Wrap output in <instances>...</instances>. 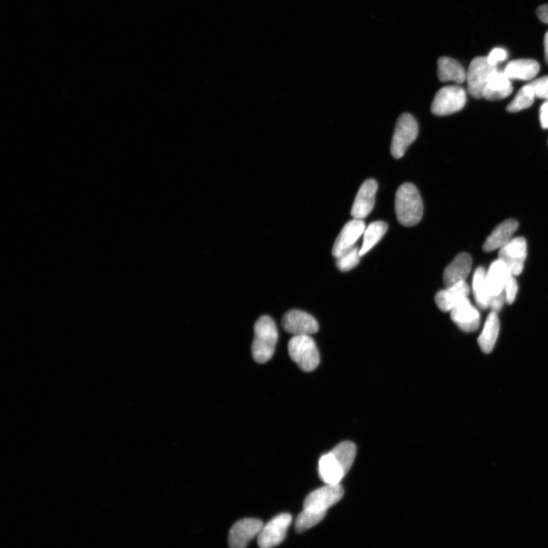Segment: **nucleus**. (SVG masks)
Listing matches in <instances>:
<instances>
[{
	"label": "nucleus",
	"instance_id": "27",
	"mask_svg": "<svg viewBox=\"0 0 548 548\" xmlns=\"http://www.w3.org/2000/svg\"><path fill=\"white\" fill-rule=\"evenodd\" d=\"M534 90L529 84L521 88L514 98L507 106V110L510 113H516L531 107L535 98Z\"/></svg>",
	"mask_w": 548,
	"mask_h": 548
},
{
	"label": "nucleus",
	"instance_id": "3",
	"mask_svg": "<svg viewBox=\"0 0 548 548\" xmlns=\"http://www.w3.org/2000/svg\"><path fill=\"white\" fill-rule=\"evenodd\" d=\"M293 361L304 372H312L320 363V355L314 340L309 335L293 336L288 344Z\"/></svg>",
	"mask_w": 548,
	"mask_h": 548
},
{
	"label": "nucleus",
	"instance_id": "28",
	"mask_svg": "<svg viewBox=\"0 0 548 548\" xmlns=\"http://www.w3.org/2000/svg\"><path fill=\"white\" fill-rule=\"evenodd\" d=\"M327 514L317 513L307 509H304L295 519V530L298 533H302L308 529L318 525Z\"/></svg>",
	"mask_w": 548,
	"mask_h": 548
},
{
	"label": "nucleus",
	"instance_id": "7",
	"mask_svg": "<svg viewBox=\"0 0 548 548\" xmlns=\"http://www.w3.org/2000/svg\"><path fill=\"white\" fill-rule=\"evenodd\" d=\"M344 489L340 483L326 484V486L312 491L305 498L303 509L317 513L327 514L328 509L337 504L344 496Z\"/></svg>",
	"mask_w": 548,
	"mask_h": 548
},
{
	"label": "nucleus",
	"instance_id": "34",
	"mask_svg": "<svg viewBox=\"0 0 548 548\" xmlns=\"http://www.w3.org/2000/svg\"><path fill=\"white\" fill-rule=\"evenodd\" d=\"M540 121L542 128L548 129V100L541 106Z\"/></svg>",
	"mask_w": 548,
	"mask_h": 548
},
{
	"label": "nucleus",
	"instance_id": "6",
	"mask_svg": "<svg viewBox=\"0 0 548 548\" xmlns=\"http://www.w3.org/2000/svg\"><path fill=\"white\" fill-rule=\"evenodd\" d=\"M497 67L489 64L488 58L477 57L471 62L466 81L469 94L476 100L483 98V91L488 79Z\"/></svg>",
	"mask_w": 548,
	"mask_h": 548
},
{
	"label": "nucleus",
	"instance_id": "35",
	"mask_svg": "<svg viewBox=\"0 0 548 548\" xmlns=\"http://www.w3.org/2000/svg\"><path fill=\"white\" fill-rule=\"evenodd\" d=\"M539 20L548 25V4L539 6L536 11Z\"/></svg>",
	"mask_w": 548,
	"mask_h": 548
},
{
	"label": "nucleus",
	"instance_id": "21",
	"mask_svg": "<svg viewBox=\"0 0 548 548\" xmlns=\"http://www.w3.org/2000/svg\"><path fill=\"white\" fill-rule=\"evenodd\" d=\"M437 65V75L441 82L453 81L457 84L465 82L467 72L459 61L451 58L442 57L438 60Z\"/></svg>",
	"mask_w": 548,
	"mask_h": 548
},
{
	"label": "nucleus",
	"instance_id": "24",
	"mask_svg": "<svg viewBox=\"0 0 548 548\" xmlns=\"http://www.w3.org/2000/svg\"><path fill=\"white\" fill-rule=\"evenodd\" d=\"M389 229L388 224L382 221L374 222L368 226L363 233V242L359 255L363 256L379 243Z\"/></svg>",
	"mask_w": 548,
	"mask_h": 548
},
{
	"label": "nucleus",
	"instance_id": "26",
	"mask_svg": "<svg viewBox=\"0 0 548 548\" xmlns=\"http://www.w3.org/2000/svg\"><path fill=\"white\" fill-rule=\"evenodd\" d=\"M330 453L347 474L352 469L356 455L355 444L349 441L340 443L332 449Z\"/></svg>",
	"mask_w": 548,
	"mask_h": 548
},
{
	"label": "nucleus",
	"instance_id": "30",
	"mask_svg": "<svg viewBox=\"0 0 548 548\" xmlns=\"http://www.w3.org/2000/svg\"><path fill=\"white\" fill-rule=\"evenodd\" d=\"M529 85L533 87L536 98L548 100V76L537 79Z\"/></svg>",
	"mask_w": 548,
	"mask_h": 548
},
{
	"label": "nucleus",
	"instance_id": "9",
	"mask_svg": "<svg viewBox=\"0 0 548 548\" xmlns=\"http://www.w3.org/2000/svg\"><path fill=\"white\" fill-rule=\"evenodd\" d=\"M281 323L284 330L294 336H310L317 333L319 328L317 321L311 314L300 310L287 312Z\"/></svg>",
	"mask_w": 548,
	"mask_h": 548
},
{
	"label": "nucleus",
	"instance_id": "31",
	"mask_svg": "<svg viewBox=\"0 0 548 548\" xmlns=\"http://www.w3.org/2000/svg\"><path fill=\"white\" fill-rule=\"evenodd\" d=\"M518 284L514 276H511L505 286L506 302L509 305L513 304L516 300L518 293Z\"/></svg>",
	"mask_w": 548,
	"mask_h": 548
},
{
	"label": "nucleus",
	"instance_id": "17",
	"mask_svg": "<svg viewBox=\"0 0 548 548\" xmlns=\"http://www.w3.org/2000/svg\"><path fill=\"white\" fill-rule=\"evenodd\" d=\"M518 228L519 222L516 220L509 219L502 222L493 229L484 241L483 250L486 253H490L494 250L504 248L512 240Z\"/></svg>",
	"mask_w": 548,
	"mask_h": 548
},
{
	"label": "nucleus",
	"instance_id": "18",
	"mask_svg": "<svg viewBox=\"0 0 548 548\" xmlns=\"http://www.w3.org/2000/svg\"><path fill=\"white\" fill-rule=\"evenodd\" d=\"M514 91L511 80L504 72L498 69L490 76L483 91V98L488 101L504 100Z\"/></svg>",
	"mask_w": 548,
	"mask_h": 548
},
{
	"label": "nucleus",
	"instance_id": "4",
	"mask_svg": "<svg viewBox=\"0 0 548 548\" xmlns=\"http://www.w3.org/2000/svg\"><path fill=\"white\" fill-rule=\"evenodd\" d=\"M418 123L411 114L406 113L399 116L392 137L391 152L394 159H401L408 147L417 138Z\"/></svg>",
	"mask_w": 548,
	"mask_h": 548
},
{
	"label": "nucleus",
	"instance_id": "20",
	"mask_svg": "<svg viewBox=\"0 0 548 548\" xmlns=\"http://www.w3.org/2000/svg\"><path fill=\"white\" fill-rule=\"evenodd\" d=\"M540 71L538 62L532 59H519L508 62L504 74L511 79L528 81L533 79Z\"/></svg>",
	"mask_w": 548,
	"mask_h": 548
},
{
	"label": "nucleus",
	"instance_id": "14",
	"mask_svg": "<svg viewBox=\"0 0 548 548\" xmlns=\"http://www.w3.org/2000/svg\"><path fill=\"white\" fill-rule=\"evenodd\" d=\"M451 319L457 327L467 333L477 330L481 324L480 313L475 309L469 298L461 301L451 311Z\"/></svg>",
	"mask_w": 548,
	"mask_h": 548
},
{
	"label": "nucleus",
	"instance_id": "29",
	"mask_svg": "<svg viewBox=\"0 0 548 548\" xmlns=\"http://www.w3.org/2000/svg\"><path fill=\"white\" fill-rule=\"evenodd\" d=\"M361 257L359 248L354 247L337 258L336 264L340 271L347 272L359 265V262H361Z\"/></svg>",
	"mask_w": 548,
	"mask_h": 548
},
{
	"label": "nucleus",
	"instance_id": "8",
	"mask_svg": "<svg viewBox=\"0 0 548 548\" xmlns=\"http://www.w3.org/2000/svg\"><path fill=\"white\" fill-rule=\"evenodd\" d=\"M292 516L282 514L273 518L264 525L258 536V544L260 548H273L281 544L286 536L287 531L292 523Z\"/></svg>",
	"mask_w": 548,
	"mask_h": 548
},
{
	"label": "nucleus",
	"instance_id": "1",
	"mask_svg": "<svg viewBox=\"0 0 548 548\" xmlns=\"http://www.w3.org/2000/svg\"><path fill=\"white\" fill-rule=\"evenodd\" d=\"M395 213L403 227L417 225L423 218L424 204L417 187L411 183L401 185L395 195Z\"/></svg>",
	"mask_w": 548,
	"mask_h": 548
},
{
	"label": "nucleus",
	"instance_id": "5",
	"mask_svg": "<svg viewBox=\"0 0 548 548\" xmlns=\"http://www.w3.org/2000/svg\"><path fill=\"white\" fill-rule=\"evenodd\" d=\"M467 95L459 86H448L440 88L435 95L431 112L436 116H446L460 112L465 107Z\"/></svg>",
	"mask_w": 548,
	"mask_h": 548
},
{
	"label": "nucleus",
	"instance_id": "16",
	"mask_svg": "<svg viewBox=\"0 0 548 548\" xmlns=\"http://www.w3.org/2000/svg\"><path fill=\"white\" fill-rule=\"evenodd\" d=\"M472 267V259L470 255L460 253L445 269L443 282L446 287L465 281Z\"/></svg>",
	"mask_w": 548,
	"mask_h": 548
},
{
	"label": "nucleus",
	"instance_id": "19",
	"mask_svg": "<svg viewBox=\"0 0 548 548\" xmlns=\"http://www.w3.org/2000/svg\"><path fill=\"white\" fill-rule=\"evenodd\" d=\"M513 276L507 265L500 259L490 266L486 275V283L490 295H497L504 292L506 284Z\"/></svg>",
	"mask_w": 548,
	"mask_h": 548
},
{
	"label": "nucleus",
	"instance_id": "22",
	"mask_svg": "<svg viewBox=\"0 0 548 548\" xmlns=\"http://www.w3.org/2000/svg\"><path fill=\"white\" fill-rule=\"evenodd\" d=\"M319 472L321 479L329 485L340 484L347 474L330 452L321 457Z\"/></svg>",
	"mask_w": 548,
	"mask_h": 548
},
{
	"label": "nucleus",
	"instance_id": "15",
	"mask_svg": "<svg viewBox=\"0 0 548 548\" xmlns=\"http://www.w3.org/2000/svg\"><path fill=\"white\" fill-rule=\"evenodd\" d=\"M469 294L470 287L464 281L438 292L435 296V302L442 312H451L461 301L469 298Z\"/></svg>",
	"mask_w": 548,
	"mask_h": 548
},
{
	"label": "nucleus",
	"instance_id": "13",
	"mask_svg": "<svg viewBox=\"0 0 548 548\" xmlns=\"http://www.w3.org/2000/svg\"><path fill=\"white\" fill-rule=\"evenodd\" d=\"M365 229L366 224L361 220L354 219L348 222L335 242L332 255L338 258L354 248L356 242L363 234Z\"/></svg>",
	"mask_w": 548,
	"mask_h": 548
},
{
	"label": "nucleus",
	"instance_id": "33",
	"mask_svg": "<svg viewBox=\"0 0 548 548\" xmlns=\"http://www.w3.org/2000/svg\"><path fill=\"white\" fill-rule=\"evenodd\" d=\"M505 302V292L497 295H491L489 302V307L491 309L492 312L498 313L502 309V307H504Z\"/></svg>",
	"mask_w": 548,
	"mask_h": 548
},
{
	"label": "nucleus",
	"instance_id": "23",
	"mask_svg": "<svg viewBox=\"0 0 548 548\" xmlns=\"http://www.w3.org/2000/svg\"><path fill=\"white\" fill-rule=\"evenodd\" d=\"M500 321L497 312H491L488 316L478 342L485 354H490L497 343L500 332Z\"/></svg>",
	"mask_w": 548,
	"mask_h": 548
},
{
	"label": "nucleus",
	"instance_id": "10",
	"mask_svg": "<svg viewBox=\"0 0 548 548\" xmlns=\"http://www.w3.org/2000/svg\"><path fill=\"white\" fill-rule=\"evenodd\" d=\"M264 526L262 520L244 519L238 521L230 529L229 545L230 548H246L253 539L258 536Z\"/></svg>",
	"mask_w": 548,
	"mask_h": 548
},
{
	"label": "nucleus",
	"instance_id": "32",
	"mask_svg": "<svg viewBox=\"0 0 548 548\" xmlns=\"http://www.w3.org/2000/svg\"><path fill=\"white\" fill-rule=\"evenodd\" d=\"M507 56L506 50L497 48L493 49L487 58L490 65L497 67L498 62L507 60Z\"/></svg>",
	"mask_w": 548,
	"mask_h": 548
},
{
	"label": "nucleus",
	"instance_id": "2",
	"mask_svg": "<svg viewBox=\"0 0 548 548\" xmlns=\"http://www.w3.org/2000/svg\"><path fill=\"white\" fill-rule=\"evenodd\" d=\"M255 338L251 352L258 363H265L274 356L278 341V330L274 321L269 316H263L255 323Z\"/></svg>",
	"mask_w": 548,
	"mask_h": 548
},
{
	"label": "nucleus",
	"instance_id": "12",
	"mask_svg": "<svg viewBox=\"0 0 548 548\" xmlns=\"http://www.w3.org/2000/svg\"><path fill=\"white\" fill-rule=\"evenodd\" d=\"M378 183L374 179H368L359 188L352 206L354 219L363 220L373 211Z\"/></svg>",
	"mask_w": 548,
	"mask_h": 548
},
{
	"label": "nucleus",
	"instance_id": "25",
	"mask_svg": "<svg viewBox=\"0 0 548 548\" xmlns=\"http://www.w3.org/2000/svg\"><path fill=\"white\" fill-rule=\"evenodd\" d=\"M487 272L483 267L476 269L473 277V292L476 302L481 309L489 308L490 295L486 283Z\"/></svg>",
	"mask_w": 548,
	"mask_h": 548
},
{
	"label": "nucleus",
	"instance_id": "11",
	"mask_svg": "<svg viewBox=\"0 0 548 548\" xmlns=\"http://www.w3.org/2000/svg\"><path fill=\"white\" fill-rule=\"evenodd\" d=\"M526 258L527 242L523 237L512 239L499 251V259L507 265L514 276L522 274Z\"/></svg>",
	"mask_w": 548,
	"mask_h": 548
},
{
	"label": "nucleus",
	"instance_id": "36",
	"mask_svg": "<svg viewBox=\"0 0 548 548\" xmlns=\"http://www.w3.org/2000/svg\"><path fill=\"white\" fill-rule=\"evenodd\" d=\"M544 58L547 64L548 65V31L544 34Z\"/></svg>",
	"mask_w": 548,
	"mask_h": 548
}]
</instances>
